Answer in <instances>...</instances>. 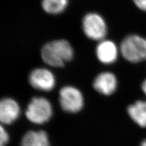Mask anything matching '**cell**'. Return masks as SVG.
<instances>
[{
	"mask_svg": "<svg viewBox=\"0 0 146 146\" xmlns=\"http://www.w3.org/2000/svg\"><path fill=\"white\" fill-rule=\"evenodd\" d=\"M136 6L141 10L146 11V0H133Z\"/></svg>",
	"mask_w": 146,
	"mask_h": 146,
	"instance_id": "obj_14",
	"label": "cell"
},
{
	"mask_svg": "<svg viewBox=\"0 0 146 146\" xmlns=\"http://www.w3.org/2000/svg\"><path fill=\"white\" fill-rule=\"evenodd\" d=\"M20 107L18 102L12 98H4L0 100V123L11 124L20 115Z\"/></svg>",
	"mask_w": 146,
	"mask_h": 146,
	"instance_id": "obj_7",
	"label": "cell"
},
{
	"mask_svg": "<svg viewBox=\"0 0 146 146\" xmlns=\"http://www.w3.org/2000/svg\"><path fill=\"white\" fill-rule=\"evenodd\" d=\"M120 51L128 62H143L146 60V39L138 35H128L122 41Z\"/></svg>",
	"mask_w": 146,
	"mask_h": 146,
	"instance_id": "obj_2",
	"label": "cell"
},
{
	"mask_svg": "<svg viewBox=\"0 0 146 146\" xmlns=\"http://www.w3.org/2000/svg\"><path fill=\"white\" fill-rule=\"evenodd\" d=\"M52 107L49 100L43 97L31 99L26 110L27 119L35 124H43L49 121L52 115Z\"/></svg>",
	"mask_w": 146,
	"mask_h": 146,
	"instance_id": "obj_3",
	"label": "cell"
},
{
	"mask_svg": "<svg viewBox=\"0 0 146 146\" xmlns=\"http://www.w3.org/2000/svg\"><path fill=\"white\" fill-rule=\"evenodd\" d=\"M21 146H50L48 134L44 131H29L23 136Z\"/></svg>",
	"mask_w": 146,
	"mask_h": 146,
	"instance_id": "obj_10",
	"label": "cell"
},
{
	"mask_svg": "<svg viewBox=\"0 0 146 146\" xmlns=\"http://www.w3.org/2000/svg\"><path fill=\"white\" fill-rule=\"evenodd\" d=\"M141 87H142V90L143 91V92L144 93V94L146 96V78L144 80V81L143 82L142 86H141Z\"/></svg>",
	"mask_w": 146,
	"mask_h": 146,
	"instance_id": "obj_15",
	"label": "cell"
},
{
	"mask_svg": "<svg viewBox=\"0 0 146 146\" xmlns=\"http://www.w3.org/2000/svg\"><path fill=\"white\" fill-rule=\"evenodd\" d=\"M140 146H146V139H145L143 141Z\"/></svg>",
	"mask_w": 146,
	"mask_h": 146,
	"instance_id": "obj_16",
	"label": "cell"
},
{
	"mask_svg": "<svg viewBox=\"0 0 146 146\" xmlns=\"http://www.w3.org/2000/svg\"><path fill=\"white\" fill-rule=\"evenodd\" d=\"M130 118L141 127H146V101L137 100L127 108Z\"/></svg>",
	"mask_w": 146,
	"mask_h": 146,
	"instance_id": "obj_11",
	"label": "cell"
},
{
	"mask_svg": "<svg viewBox=\"0 0 146 146\" xmlns=\"http://www.w3.org/2000/svg\"><path fill=\"white\" fill-rule=\"evenodd\" d=\"M69 0H42L43 10L49 14L58 15L65 11Z\"/></svg>",
	"mask_w": 146,
	"mask_h": 146,
	"instance_id": "obj_12",
	"label": "cell"
},
{
	"mask_svg": "<svg viewBox=\"0 0 146 146\" xmlns=\"http://www.w3.org/2000/svg\"><path fill=\"white\" fill-rule=\"evenodd\" d=\"M9 141V136L6 130L0 124V146H6Z\"/></svg>",
	"mask_w": 146,
	"mask_h": 146,
	"instance_id": "obj_13",
	"label": "cell"
},
{
	"mask_svg": "<svg viewBox=\"0 0 146 146\" xmlns=\"http://www.w3.org/2000/svg\"><path fill=\"white\" fill-rule=\"evenodd\" d=\"M59 101L64 111L72 113L80 111L84 104V96L80 91L71 86H64L60 90Z\"/></svg>",
	"mask_w": 146,
	"mask_h": 146,
	"instance_id": "obj_5",
	"label": "cell"
},
{
	"mask_svg": "<svg viewBox=\"0 0 146 146\" xmlns=\"http://www.w3.org/2000/svg\"><path fill=\"white\" fill-rule=\"evenodd\" d=\"M42 60L52 67H62L72 60L74 50L66 40H56L45 44L41 51Z\"/></svg>",
	"mask_w": 146,
	"mask_h": 146,
	"instance_id": "obj_1",
	"label": "cell"
},
{
	"mask_svg": "<svg viewBox=\"0 0 146 146\" xmlns=\"http://www.w3.org/2000/svg\"><path fill=\"white\" fill-rule=\"evenodd\" d=\"M82 29L88 38L100 42L105 39L107 33V25L103 17L94 12L88 13L84 16Z\"/></svg>",
	"mask_w": 146,
	"mask_h": 146,
	"instance_id": "obj_4",
	"label": "cell"
},
{
	"mask_svg": "<svg viewBox=\"0 0 146 146\" xmlns=\"http://www.w3.org/2000/svg\"><path fill=\"white\" fill-rule=\"evenodd\" d=\"M96 54L100 62L108 65L116 61L118 49L115 43L112 41L103 40L98 44Z\"/></svg>",
	"mask_w": 146,
	"mask_h": 146,
	"instance_id": "obj_9",
	"label": "cell"
},
{
	"mask_svg": "<svg viewBox=\"0 0 146 146\" xmlns=\"http://www.w3.org/2000/svg\"><path fill=\"white\" fill-rule=\"evenodd\" d=\"M31 85L36 90L49 91L56 85V78L53 73L46 68H36L32 71L29 76Z\"/></svg>",
	"mask_w": 146,
	"mask_h": 146,
	"instance_id": "obj_6",
	"label": "cell"
},
{
	"mask_svg": "<svg viewBox=\"0 0 146 146\" xmlns=\"http://www.w3.org/2000/svg\"><path fill=\"white\" fill-rule=\"evenodd\" d=\"M117 80L115 75L110 72H103L96 77L93 87L98 93L105 96L112 94L116 91Z\"/></svg>",
	"mask_w": 146,
	"mask_h": 146,
	"instance_id": "obj_8",
	"label": "cell"
}]
</instances>
